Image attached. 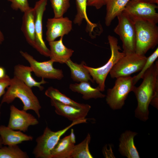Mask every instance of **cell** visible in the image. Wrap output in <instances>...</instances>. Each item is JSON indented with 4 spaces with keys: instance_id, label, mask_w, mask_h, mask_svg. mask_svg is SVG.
Listing matches in <instances>:
<instances>
[{
    "instance_id": "cell-1",
    "label": "cell",
    "mask_w": 158,
    "mask_h": 158,
    "mask_svg": "<svg viewBox=\"0 0 158 158\" xmlns=\"http://www.w3.org/2000/svg\"><path fill=\"white\" fill-rule=\"evenodd\" d=\"M142 82L138 87L134 86L132 91L137 101L135 117L145 121L148 119L149 106L154 95L158 94V61L145 73Z\"/></svg>"
},
{
    "instance_id": "cell-2",
    "label": "cell",
    "mask_w": 158,
    "mask_h": 158,
    "mask_svg": "<svg viewBox=\"0 0 158 158\" xmlns=\"http://www.w3.org/2000/svg\"><path fill=\"white\" fill-rule=\"evenodd\" d=\"M16 98L19 99L23 103V109L26 111L32 110L38 118L40 117V111L41 107L31 88L14 76L11 78L10 84L3 96L1 104L11 103Z\"/></svg>"
},
{
    "instance_id": "cell-3",
    "label": "cell",
    "mask_w": 158,
    "mask_h": 158,
    "mask_svg": "<svg viewBox=\"0 0 158 158\" xmlns=\"http://www.w3.org/2000/svg\"><path fill=\"white\" fill-rule=\"evenodd\" d=\"M108 39L111 50V56L107 63L102 66L97 68L88 66L86 64L84 65L94 81L98 84L97 87L101 92L105 90V80L112 68L120 59L126 55L123 52L119 51L121 49L118 44L117 38L109 35Z\"/></svg>"
},
{
    "instance_id": "cell-4",
    "label": "cell",
    "mask_w": 158,
    "mask_h": 158,
    "mask_svg": "<svg viewBox=\"0 0 158 158\" xmlns=\"http://www.w3.org/2000/svg\"><path fill=\"white\" fill-rule=\"evenodd\" d=\"M86 118L73 121L64 128L57 131H52L46 127L43 133L36 139V145L32 153L36 158H51V152L54 147L61 137L73 126L80 123H86Z\"/></svg>"
},
{
    "instance_id": "cell-5",
    "label": "cell",
    "mask_w": 158,
    "mask_h": 158,
    "mask_svg": "<svg viewBox=\"0 0 158 158\" xmlns=\"http://www.w3.org/2000/svg\"><path fill=\"white\" fill-rule=\"evenodd\" d=\"M136 35L135 53L145 55L158 43V28L156 24L143 20L135 22Z\"/></svg>"
},
{
    "instance_id": "cell-6",
    "label": "cell",
    "mask_w": 158,
    "mask_h": 158,
    "mask_svg": "<svg viewBox=\"0 0 158 158\" xmlns=\"http://www.w3.org/2000/svg\"><path fill=\"white\" fill-rule=\"evenodd\" d=\"M134 86L133 77L130 76L116 78L114 87L107 90L105 97L107 104L113 110L121 109Z\"/></svg>"
},
{
    "instance_id": "cell-7",
    "label": "cell",
    "mask_w": 158,
    "mask_h": 158,
    "mask_svg": "<svg viewBox=\"0 0 158 158\" xmlns=\"http://www.w3.org/2000/svg\"><path fill=\"white\" fill-rule=\"evenodd\" d=\"M118 23L114 29L122 42L126 55L135 53L136 35L135 23L122 12L117 16Z\"/></svg>"
},
{
    "instance_id": "cell-8",
    "label": "cell",
    "mask_w": 158,
    "mask_h": 158,
    "mask_svg": "<svg viewBox=\"0 0 158 158\" xmlns=\"http://www.w3.org/2000/svg\"><path fill=\"white\" fill-rule=\"evenodd\" d=\"M145 55L135 53L126 55L120 59L112 68L109 73L113 78L127 77L140 71L147 60Z\"/></svg>"
},
{
    "instance_id": "cell-9",
    "label": "cell",
    "mask_w": 158,
    "mask_h": 158,
    "mask_svg": "<svg viewBox=\"0 0 158 158\" xmlns=\"http://www.w3.org/2000/svg\"><path fill=\"white\" fill-rule=\"evenodd\" d=\"M158 6L155 4L130 0L123 11L134 23L143 20L157 24L158 22V13L156 12Z\"/></svg>"
},
{
    "instance_id": "cell-10",
    "label": "cell",
    "mask_w": 158,
    "mask_h": 158,
    "mask_svg": "<svg viewBox=\"0 0 158 158\" xmlns=\"http://www.w3.org/2000/svg\"><path fill=\"white\" fill-rule=\"evenodd\" d=\"M20 53L29 63L32 72L37 77L49 79L61 80L64 75L62 70L54 68V62L50 59L39 62L27 52L20 51Z\"/></svg>"
},
{
    "instance_id": "cell-11",
    "label": "cell",
    "mask_w": 158,
    "mask_h": 158,
    "mask_svg": "<svg viewBox=\"0 0 158 158\" xmlns=\"http://www.w3.org/2000/svg\"><path fill=\"white\" fill-rule=\"evenodd\" d=\"M47 0H40L37 1L34 7L35 35L34 48L42 55L49 57L50 50L47 47L43 38L42 18L46 9Z\"/></svg>"
},
{
    "instance_id": "cell-12",
    "label": "cell",
    "mask_w": 158,
    "mask_h": 158,
    "mask_svg": "<svg viewBox=\"0 0 158 158\" xmlns=\"http://www.w3.org/2000/svg\"><path fill=\"white\" fill-rule=\"evenodd\" d=\"M10 115L7 126L14 130L25 132L30 126L38 124L37 119L23 109L20 110L12 105L10 107Z\"/></svg>"
},
{
    "instance_id": "cell-13",
    "label": "cell",
    "mask_w": 158,
    "mask_h": 158,
    "mask_svg": "<svg viewBox=\"0 0 158 158\" xmlns=\"http://www.w3.org/2000/svg\"><path fill=\"white\" fill-rule=\"evenodd\" d=\"M46 27V39L49 42L68 34L72 29V22L67 17L49 18Z\"/></svg>"
},
{
    "instance_id": "cell-14",
    "label": "cell",
    "mask_w": 158,
    "mask_h": 158,
    "mask_svg": "<svg viewBox=\"0 0 158 158\" xmlns=\"http://www.w3.org/2000/svg\"><path fill=\"white\" fill-rule=\"evenodd\" d=\"M50 102L57 114L72 122L85 118L91 108L90 106L85 108H79L63 104L53 99H51Z\"/></svg>"
},
{
    "instance_id": "cell-15",
    "label": "cell",
    "mask_w": 158,
    "mask_h": 158,
    "mask_svg": "<svg viewBox=\"0 0 158 158\" xmlns=\"http://www.w3.org/2000/svg\"><path fill=\"white\" fill-rule=\"evenodd\" d=\"M138 133L129 130L121 134L119 139L118 150L121 155L128 158H139L135 145L134 138Z\"/></svg>"
},
{
    "instance_id": "cell-16",
    "label": "cell",
    "mask_w": 158,
    "mask_h": 158,
    "mask_svg": "<svg viewBox=\"0 0 158 158\" xmlns=\"http://www.w3.org/2000/svg\"><path fill=\"white\" fill-rule=\"evenodd\" d=\"M63 37L58 40L49 42L50 47V59L54 62L64 63L73 55L74 51L67 47L63 44Z\"/></svg>"
},
{
    "instance_id": "cell-17",
    "label": "cell",
    "mask_w": 158,
    "mask_h": 158,
    "mask_svg": "<svg viewBox=\"0 0 158 158\" xmlns=\"http://www.w3.org/2000/svg\"><path fill=\"white\" fill-rule=\"evenodd\" d=\"M0 137L3 145L5 146L18 145L23 141H32L33 139L32 136L3 125L0 126Z\"/></svg>"
},
{
    "instance_id": "cell-18",
    "label": "cell",
    "mask_w": 158,
    "mask_h": 158,
    "mask_svg": "<svg viewBox=\"0 0 158 158\" xmlns=\"http://www.w3.org/2000/svg\"><path fill=\"white\" fill-rule=\"evenodd\" d=\"M21 30L28 43L34 48L35 35L33 8L30 7L24 13Z\"/></svg>"
},
{
    "instance_id": "cell-19",
    "label": "cell",
    "mask_w": 158,
    "mask_h": 158,
    "mask_svg": "<svg viewBox=\"0 0 158 158\" xmlns=\"http://www.w3.org/2000/svg\"><path fill=\"white\" fill-rule=\"evenodd\" d=\"M32 72L30 66L18 64L15 66L14 68V76L23 82L25 84L30 88L33 87H38L41 91L44 87L41 85L47 83L44 79L42 78L40 82H37L32 77L31 72Z\"/></svg>"
},
{
    "instance_id": "cell-20",
    "label": "cell",
    "mask_w": 158,
    "mask_h": 158,
    "mask_svg": "<svg viewBox=\"0 0 158 158\" xmlns=\"http://www.w3.org/2000/svg\"><path fill=\"white\" fill-rule=\"evenodd\" d=\"M69 87L72 91L82 94L83 99L85 100L102 98L106 97L105 95L101 93L97 86L95 88L92 87L89 82H83L79 83L71 84Z\"/></svg>"
},
{
    "instance_id": "cell-21",
    "label": "cell",
    "mask_w": 158,
    "mask_h": 158,
    "mask_svg": "<svg viewBox=\"0 0 158 158\" xmlns=\"http://www.w3.org/2000/svg\"><path fill=\"white\" fill-rule=\"evenodd\" d=\"M65 63L70 69L71 78L74 81L78 82H91L94 83L88 71L84 66V65L86 64L84 61L78 64L73 62L70 59Z\"/></svg>"
},
{
    "instance_id": "cell-22",
    "label": "cell",
    "mask_w": 158,
    "mask_h": 158,
    "mask_svg": "<svg viewBox=\"0 0 158 158\" xmlns=\"http://www.w3.org/2000/svg\"><path fill=\"white\" fill-rule=\"evenodd\" d=\"M130 0H106V13L105 23L107 26H109L113 20L123 12Z\"/></svg>"
},
{
    "instance_id": "cell-23",
    "label": "cell",
    "mask_w": 158,
    "mask_h": 158,
    "mask_svg": "<svg viewBox=\"0 0 158 158\" xmlns=\"http://www.w3.org/2000/svg\"><path fill=\"white\" fill-rule=\"evenodd\" d=\"M74 145L70 135L60 139L51 152V158H71Z\"/></svg>"
},
{
    "instance_id": "cell-24",
    "label": "cell",
    "mask_w": 158,
    "mask_h": 158,
    "mask_svg": "<svg viewBox=\"0 0 158 158\" xmlns=\"http://www.w3.org/2000/svg\"><path fill=\"white\" fill-rule=\"evenodd\" d=\"M77 13L73 23L80 25L84 19L86 21L90 32H93L97 25L92 23L89 20L87 13V0H76Z\"/></svg>"
},
{
    "instance_id": "cell-25",
    "label": "cell",
    "mask_w": 158,
    "mask_h": 158,
    "mask_svg": "<svg viewBox=\"0 0 158 158\" xmlns=\"http://www.w3.org/2000/svg\"><path fill=\"white\" fill-rule=\"evenodd\" d=\"M45 95L51 99L56 100L63 104L73 106L79 108H84L89 106L88 104H80L75 102L59 90L52 87H50L46 90Z\"/></svg>"
},
{
    "instance_id": "cell-26",
    "label": "cell",
    "mask_w": 158,
    "mask_h": 158,
    "mask_svg": "<svg viewBox=\"0 0 158 158\" xmlns=\"http://www.w3.org/2000/svg\"><path fill=\"white\" fill-rule=\"evenodd\" d=\"M91 137L88 133L85 138L78 144L74 145L71 158H92L93 156L90 153L89 145Z\"/></svg>"
},
{
    "instance_id": "cell-27",
    "label": "cell",
    "mask_w": 158,
    "mask_h": 158,
    "mask_svg": "<svg viewBox=\"0 0 158 158\" xmlns=\"http://www.w3.org/2000/svg\"><path fill=\"white\" fill-rule=\"evenodd\" d=\"M27 153L18 145L2 146L0 148V158H28Z\"/></svg>"
},
{
    "instance_id": "cell-28",
    "label": "cell",
    "mask_w": 158,
    "mask_h": 158,
    "mask_svg": "<svg viewBox=\"0 0 158 158\" xmlns=\"http://www.w3.org/2000/svg\"><path fill=\"white\" fill-rule=\"evenodd\" d=\"M53 9L54 18L63 16L70 7L71 0H49Z\"/></svg>"
},
{
    "instance_id": "cell-29",
    "label": "cell",
    "mask_w": 158,
    "mask_h": 158,
    "mask_svg": "<svg viewBox=\"0 0 158 158\" xmlns=\"http://www.w3.org/2000/svg\"><path fill=\"white\" fill-rule=\"evenodd\" d=\"M158 57V48L149 56L147 58L146 62L140 72L133 77V83L135 85L142 78L146 71L152 65Z\"/></svg>"
},
{
    "instance_id": "cell-30",
    "label": "cell",
    "mask_w": 158,
    "mask_h": 158,
    "mask_svg": "<svg viewBox=\"0 0 158 158\" xmlns=\"http://www.w3.org/2000/svg\"><path fill=\"white\" fill-rule=\"evenodd\" d=\"M11 3V7L16 11L18 9L23 13L28 10L30 7L28 0H7Z\"/></svg>"
},
{
    "instance_id": "cell-31",
    "label": "cell",
    "mask_w": 158,
    "mask_h": 158,
    "mask_svg": "<svg viewBox=\"0 0 158 158\" xmlns=\"http://www.w3.org/2000/svg\"><path fill=\"white\" fill-rule=\"evenodd\" d=\"M11 80V78L7 75L4 77L0 78V98L5 94V89L9 85Z\"/></svg>"
},
{
    "instance_id": "cell-32",
    "label": "cell",
    "mask_w": 158,
    "mask_h": 158,
    "mask_svg": "<svg viewBox=\"0 0 158 158\" xmlns=\"http://www.w3.org/2000/svg\"><path fill=\"white\" fill-rule=\"evenodd\" d=\"M106 0H87V6H93L97 9L105 5Z\"/></svg>"
},
{
    "instance_id": "cell-33",
    "label": "cell",
    "mask_w": 158,
    "mask_h": 158,
    "mask_svg": "<svg viewBox=\"0 0 158 158\" xmlns=\"http://www.w3.org/2000/svg\"><path fill=\"white\" fill-rule=\"evenodd\" d=\"M70 135L71 142L73 144H75V138L73 129H71V133Z\"/></svg>"
},
{
    "instance_id": "cell-34",
    "label": "cell",
    "mask_w": 158,
    "mask_h": 158,
    "mask_svg": "<svg viewBox=\"0 0 158 158\" xmlns=\"http://www.w3.org/2000/svg\"><path fill=\"white\" fill-rule=\"evenodd\" d=\"M153 4H158V0H135Z\"/></svg>"
},
{
    "instance_id": "cell-35",
    "label": "cell",
    "mask_w": 158,
    "mask_h": 158,
    "mask_svg": "<svg viewBox=\"0 0 158 158\" xmlns=\"http://www.w3.org/2000/svg\"><path fill=\"white\" fill-rule=\"evenodd\" d=\"M6 75L4 68L2 67H0V78L4 77Z\"/></svg>"
},
{
    "instance_id": "cell-36",
    "label": "cell",
    "mask_w": 158,
    "mask_h": 158,
    "mask_svg": "<svg viewBox=\"0 0 158 158\" xmlns=\"http://www.w3.org/2000/svg\"><path fill=\"white\" fill-rule=\"evenodd\" d=\"M4 37L3 34L0 30V45L1 44L4 40Z\"/></svg>"
},
{
    "instance_id": "cell-37",
    "label": "cell",
    "mask_w": 158,
    "mask_h": 158,
    "mask_svg": "<svg viewBox=\"0 0 158 158\" xmlns=\"http://www.w3.org/2000/svg\"><path fill=\"white\" fill-rule=\"evenodd\" d=\"M3 145L2 140L0 137V148Z\"/></svg>"
}]
</instances>
